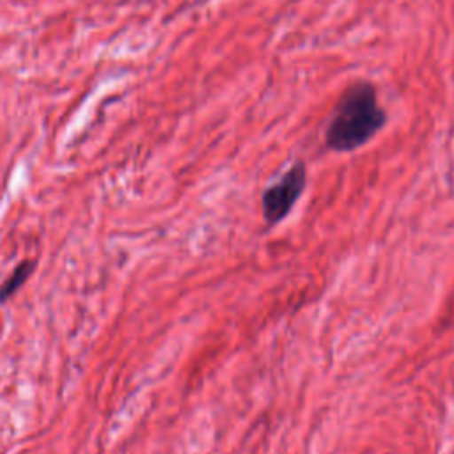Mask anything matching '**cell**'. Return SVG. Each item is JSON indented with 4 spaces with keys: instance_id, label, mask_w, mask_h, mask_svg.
Wrapping results in <instances>:
<instances>
[{
    "instance_id": "cell-2",
    "label": "cell",
    "mask_w": 454,
    "mask_h": 454,
    "mask_svg": "<svg viewBox=\"0 0 454 454\" xmlns=\"http://www.w3.org/2000/svg\"><path fill=\"white\" fill-rule=\"evenodd\" d=\"M305 165L301 161H296L284 172V176L277 183L266 188V192L262 193V213L268 225L278 223L289 215L305 188Z\"/></svg>"
},
{
    "instance_id": "cell-1",
    "label": "cell",
    "mask_w": 454,
    "mask_h": 454,
    "mask_svg": "<svg viewBox=\"0 0 454 454\" xmlns=\"http://www.w3.org/2000/svg\"><path fill=\"white\" fill-rule=\"evenodd\" d=\"M387 122V114L378 101L376 87L360 80L339 96L326 124L325 144L337 153H349L367 144Z\"/></svg>"
},
{
    "instance_id": "cell-3",
    "label": "cell",
    "mask_w": 454,
    "mask_h": 454,
    "mask_svg": "<svg viewBox=\"0 0 454 454\" xmlns=\"http://www.w3.org/2000/svg\"><path fill=\"white\" fill-rule=\"evenodd\" d=\"M34 268V262H21L16 266V270L11 273V277L0 286V301H5L7 298H11L30 277Z\"/></svg>"
}]
</instances>
